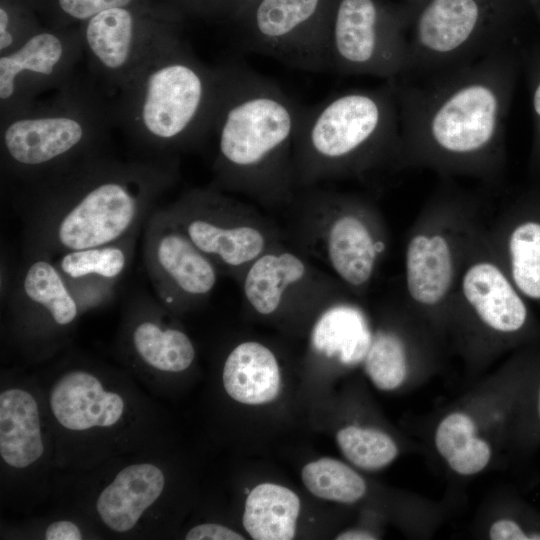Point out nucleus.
Masks as SVG:
<instances>
[{
  "instance_id": "nucleus-29",
  "label": "nucleus",
  "mask_w": 540,
  "mask_h": 540,
  "mask_svg": "<svg viewBox=\"0 0 540 540\" xmlns=\"http://www.w3.org/2000/svg\"><path fill=\"white\" fill-rule=\"evenodd\" d=\"M301 477L313 495L338 503H356L367 492V484L357 471L329 457L307 463L302 469Z\"/></svg>"
},
{
  "instance_id": "nucleus-33",
  "label": "nucleus",
  "mask_w": 540,
  "mask_h": 540,
  "mask_svg": "<svg viewBox=\"0 0 540 540\" xmlns=\"http://www.w3.org/2000/svg\"><path fill=\"white\" fill-rule=\"evenodd\" d=\"M487 537L492 540H540V532L527 531L517 520L501 516L490 522Z\"/></svg>"
},
{
  "instance_id": "nucleus-25",
  "label": "nucleus",
  "mask_w": 540,
  "mask_h": 540,
  "mask_svg": "<svg viewBox=\"0 0 540 540\" xmlns=\"http://www.w3.org/2000/svg\"><path fill=\"white\" fill-rule=\"evenodd\" d=\"M305 262L289 251L264 252L247 269L244 295L255 311L262 315L275 312L287 291L307 274Z\"/></svg>"
},
{
  "instance_id": "nucleus-15",
  "label": "nucleus",
  "mask_w": 540,
  "mask_h": 540,
  "mask_svg": "<svg viewBox=\"0 0 540 540\" xmlns=\"http://www.w3.org/2000/svg\"><path fill=\"white\" fill-rule=\"evenodd\" d=\"M449 409L433 432L434 447L451 471L469 477L483 472L496 455L507 402L496 390V374Z\"/></svg>"
},
{
  "instance_id": "nucleus-12",
  "label": "nucleus",
  "mask_w": 540,
  "mask_h": 540,
  "mask_svg": "<svg viewBox=\"0 0 540 540\" xmlns=\"http://www.w3.org/2000/svg\"><path fill=\"white\" fill-rule=\"evenodd\" d=\"M144 265L160 302L175 308L209 296L217 266L178 226L167 207H157L144 224Z\"/></svg>"
},
{
  "instance_id": "nucleus-4",
  "label": "nucleus",
  "mask_w": 540,
  "mask_h": 540,
  "mask_svg": "<svg viewBox=\"0 0 540 540\" xmlns=\"http://www.w3.org/2000/svg\"><path fill=\"white\" fill-rule=\"evenodd\" d=\"M216 92V66L176 35L112 96L115 126L141 158H177L211 132Z\"/></svg>"
},
{
  "instance_id": "nucleus-9",
  "label": "nucleus",
  "mask_w": 540,
  "mask_h": 540,
  "mask_svg": "<svg viewBox=\"0 0 540 540\" xmlns=\"http://www.w3.org/2000/svg\"><path fill=\"white\" fill-rule=\"evenodd\" d=\"M525 6L524 0L414 2L407 33L409 70L405 77L465 65L515 42Z\"/></svg>"
},
{
  "instance_id": "nucleus-5",
  "label": "nucleus",
  "mask_w": 540,
  "mask_h": 540,
  "mask_svg": "<svg viewBox=\"0 0 540 540\" xmlns=\"http://www.w3.org/2000/svg\"><path fill=\"white\" fill-rule=\"evenodd\" d=\"M112 97L89 73L0 118L2 175L26 185L103 152Z\"/></svg>"
},
{
  "instance_id": "nucleus-35",
  "label": "nucleus",
  "mask_w": 540,
  "mask_h": 540,
  "mask_svg": "<svg viewBox=\"0 0 540 540\" xmlns=\"http://www.w3.org/2000/svg\"><path fill=\"white\" fill-rule=\"evenodd\" d=\"M44 536L46 540H80L83 538L79 527L68 520H58L51 523Z\"/></svg>"
},
{
  "instance_id": "nucleus-19",
  "label": "nucleus",
  "mask_w": 540,
  "mask_h": 540,
  "mask_svg": "<svg viewBox=\"0 0 540 540\" xmlns=\"http://www.w3.org/2000/svg\"><path fill=\"white\" fill-rule=\"evenodd\" d=\"M490 244L505 273L531 304L540 307V188H531L486 224Z\"/></svg>"
},
{
  "instance_id": "nucleus-24",
  "label": "nucleus",
  "mask_w": 540,
  "mask_h": 540,
  "mask_svg": "<svg viewBox=\"0 0 540 540\" xmlns=\"http://www.w3.org/2000/svg\"><path fill=\"white\" fill-rule=\"evenodd\" d=\"M38 406L33 396L18 388L0 394V455L11 467L25 468L43 454Z\"/></svg>"
},
{
  "instance_id": "nucleus-34",
  "label": "nucleus",
  "mask_w": 540,
  "mask_h": 540,
  "mask_svg": "<svg viewBox=\"0 0 540 540\" xmlns=\"http://www.w3.org/2000/svg\"><path fill=\"white\" fill-rule=\"evenodd\" d=\"M187 540H244V536L230 528L215 524L205 523L191 528L185 536Z\"/></svg>"
},
{
  "instance_id": "nucleus-39",
  "label": "nucleus",
  "mask_w": 540,
  "mask_h": 540,
  "mask_svg": "<svg viewBox=\"0 0 540 540\" xmlns=\"http://www.w3.org/2000/svg\"><path fill=\"white\" fill-rule=\"evenodd\" d=\"M414 2H420V1H423V0H413Z\"/></svg>"
},
{
  "instance_id": "nucleus-30",
  "label": "nucleus",
  "mask_w": 540,
  "mask_h": 540,
  "mask_svg": "<svg viewBox=\"0 0 540 540\" xmlns=\"http://www.w3.org/2000/svg\"><path fill=\"white\" fill-rule=\"evenodd\" d=\"M336 440L345 458L365 471L381 470L399 454L392 436L375 427L348 425L337 432Z\"/></svg>"
},
{
  "instance_id": "nucleus-37",
  "label": "nucleus",
  "mask_w": 540,
  "mask_h": 540,
  "mask_svg": "<svg viewBox=\"0 0 540 540\" xmlns=\"http://www.w3.org/2000/svg\"><path fill=\"white\" fill-rule=\"evenodd\" d=\"M527 7L530 8V10L535 15L536 19L540 23V0H524Z\"/></svg>"
},
{
  "instance_id": "nucleus-32",
  "label": "nucleus",
  "mask_w": 540,
  "mask_h": 540,
  "mask_svg": "<svg viewBox=\"0 0 540 540\" xmlns=\"http://www.w3.org/2000/svg\"><path fill=\"white\" fill-rule=\"evenodd\" d=\"M133 2L134 0H56L59 11L67 19L82 22L103 11L130 6Z\"/></svg>"
},
{
  "instance_id": "nucleus-38",
  "label": "nucleus",
  "mask_w": 540,
  "mask_h": 540,
  "mask_svg": "<svg viewBox=\"0 0 540 540\" xmlns=\"http://www.w3.org/2000/svg\"><path fill=\"white\" fill-rule=\"evenodd\" d=\"M537 414H538V418L540 420V387H539L538 397H537Z\"/></svg>"
},
{
  "instance_id": "nucleus-3",
  "label": "nucleus",
  "mask_w": 540,
  "mask_h": 540,
  "mask_svg": "<svg viewBox=\"0 0 540 540\" xmlns=\"http://www.w3.org/2000/svg\"><path fill=\"white\" fill-rule=\"evenodd\" d=\"M212 118L217 189L287 191L293 151L306 107L278 84L234 61L216 66Z\"/></svg>"
},
{
  "instance_id": "nucleus-22",
  "label": "nucleus",
  "mask_w": 540,
  "mask_h": 540,
  "mask_svg": "<svg viewBox=\"0 0 540 540\" xmlns=\"http://www.w3.org/2000/svg\"><path fill=\"white\" fill-rule=\"evenodd\" d=\"M164 484L163 472L151 463L125 467L98 496L96 508L102 522L118 533L131 530L159 498Z\"/></svg>"
},
{
  "instance_id": "nucleus-27",
  "label": "nucleus",
  "mask_w": 540,
  "mask_h": 540,
  "mask_svg": "<svg viewBox=\"0 0 540 540\" xmlns=\"http://www.w3.org/2000/svg\"><path fill=\"white\" fill-rule=\"evenodd\" d=\"M131 330L137 356L148 366L164 372H181L191 366L195 348L181 330L163 326L157 318H138Z\"/></svg>"
},
{
  "instance_id": "nucleus-18",
  "label": "nucleus",
  "mask_w": 540,
  "mask_h": 540,
  "mask_svg": "<svg viewBox=\"0 0 540 540\" xmlns=\"http://www.w3.org/2000/svg\"><path fill=\"white\" fill-rule=\"evenodd\" d=\"M440 344L405 305L393 323L373 332L364 371L379 390H397L435 366Z\"/></svg>"
},
{
  "instance_id": "nucleus-31",
  "label": "nucleus",
  "mask_w": 540,
  "mask_h": 540,
  "mask_svg": "<svg viewBox=\"0 0 540 540\" xmlns=\"http://www.w3.org/2000/svg\"><path fill=\"white\" fill-rule=\"evenodd\" d=\"M526 69L533 120L529 171L540 182V45L533 48L526 57Z\"/></svg>"
},
{
  "instance_id": "nucleus-26",
  "label": "nucleus",
  "mask_w": 540,
  "mask_h": 540,
  "mask_svg": "<svg viewBox=\"0 0 540 540\" xmlns=\"http://www.w3.org/2000/svg\"><path fill=\"white\" fill-rule=\"evenodd\" d=\"M299 497L289 488L262 483L249 493L243 526L255 540H290L295 536Z\"/></svg>"
},
{
  "instance_id": "nucleus-14",
  "label": "nucleus",
  "mask_w": 540,
  "mask_h": 540,
  "mask_svg": "<svg viewBox=\"0 0 540 540\" xmlns=\"http://www.w3.org/2000/svg\"><path fill=\"white\" fill-rule=\"evenodd\" d=\"M84 59L80 30H38L0 55V118L61 87Z\"/></svg>"
},
{
  "instance_id": "nucleus-16",
  "label": "nucleus",
  "mask_w": 540,
  "mask_h": 540,
  "mask_svg": "<svg viewBox=\"0 0 540 540\" xmlns=\"http://www.w3.org/2000/svg\"><path fill=\"white\" fill-rule=\"evenodd\" d=\"M321 4L322 0H260L245 47L293 68L327 70L330 23L319 20Z\"/></svg>"
},
{
  "instance_id": "nucleus-11",
  "label": "nucleus",
  "mask_w": 540,
  "mask_h": 540,
  "mask_svg": "<svg viewBox=\"0 0 540 540\" xmlns=\"http://www.w3.org/2000/svg\"><path fill=\"white\" fill-rule=\"evenodd\" d=\"M178 226L217 268L249 266L267 251V236L214 186L193 189L166 206Z\"/></svg>"
},
{
  "instance_id": "nucleus-17",
  "label": "nucleus",
  "mask_w": 540,
  "mask_h": 540,
  "mask_svg": "<svg viewBox=\"0 0 540 540\" xmlns=\"http://www.w3.org/2000/svg\"><path fill=\"white\" fill-rule=\"evenodd\" d=\"M325 235L328 262L341 282L362 295L373 281L387 247L383 220L368 202L337 196Z\"/></svg>"
},
{
  "instance_id": "nucleus-20",
  "label": "nucleus",
  "mask_w": 540,
  "mask_h": 540,
  "mask_svg": "<svg viewBox=\"0 0 540 540\" xmlns=\"http://www.w3.org/2000/svg\"><path fill=\"white\" fill-rule=\"evenodd\" d=\"M137 235L52 258L81 309L97 306L114 295L132 260Z\"/></svg>"
},
{
  "instance_id": "nucleus-7",
  "label": "nucleus",
  "mask_w": 540,
  "mask_h": 540,
  "mask_svg": "<svg viewBox=\"0 0 540 540\" xmlns=\"http://www.w3.org/2000/svg\"><path fill=\"white\" fill-rule=\"evenodd\" d=\"M483 222L476 199L442 188L423 205L404 247V296L408 309L442 344L466 251Z\"/></svg>"
},
{
  "instance_id": "nucleus-10",
  "label": "nucleus",
  "mask_w": 540,
  "mask_h": 540,
  "mask_svg": "<svg viewBox=\"0 0 540 540\" xmlns=\"http://www.w3.org/2000/svg\"><path fill=\"white\" fill-rule=\"evenodd\" d=\"M411 12L412 6L395 12L376 0H339L330 19L328 69L386 81L405 77Z\"/></svg>"
},
{
  "instance_id": "nucleus-6",
  "label": "nucleus",
  "mask_w": 540,
  "mask_h": 540,
  "mask_svg": "<svg viewBox=\"0 0 540 540\" xmlns=\"http://www.w3.org/2000/svg\"><path fill=\"white\" fill-rule=\"evenodd\" d=\"M399 109L394 80L350 89L306 107L293 151V177L363 176L390 165L398 169Z\"/></svg>"
},
{
  "instance_id": "nucleus-8",
  "label": "nucleus",
  "mask_w": 540,
  "mask_h": 540,
  "mask_svg": "<svg viewBox=\"0 0 540 540\" xmlns=\"http://www.w3.org/2000/svg\"><path fill=\"white\" fill-rule=\"evenodd\" d=\"M537 327L530 303L513 285L483 221L469 242L448 316V340L472 367L529 340Z\"/></svg>"
},
{
  "instance_id": "nucleus-21",
  "label": "nucleus",
  "mask_w": 540,
  "mask_h": 540,
  "mask_svg": "<svg viewBox=\"0 0 540 540\" xmlns=\"http://www.w3.org/2000/svg\"><path fill=\"white\" fill-rule=\"evenodd\" d=\"M49 402L58 423L72 431L114 426L125 408L119 394L104 390L99 379L84 370L62 375L50 392Z\"/></svg>"
},
{
  "instance_id": "nucleus-36",
  "label": "nucleus",
  "mask_w": 540,
  "mask_h": 540,
  "mask_svg": "<svg viewBox=\"0 0 540 540\" xmlns=\"http://www.w3.org/2000/svg\"><path fill=\"white\" fill-rule=\"evenodd\" d=\"M337 540H374L377 539L376 535L368 530L364 529H350L346 530L335 538Z\"/></svg>"
},
{
  "instance_id": "nucleus-23",
  "label": "nucleus",
  "mask_w": 540,
  "mask_h": 540,
  "mask_svg": "<svg viewBox=\"0 0 540 540\" xmlns=\"http://www.w3.org/2000/svg\"><path fill=\"white\" fill-rule=\"evenodd\" d=\"M222 381L227 394L237 402L248 405L271 402L280 388L276 357L261 343L243 342L227 356Z\"/></svg>"
},
{
  "instance_id": "nucleus-1",
  "label": "nucleus",
  "mask_w": 540,
  "mask_h": 540,
  "mask_svg": "<svg viewBox=\"0 0 540 540\" xmlns=\"http://www.w3.org/2000/svg\"><path fill=\"white\" fill-rule=\"evenodd\" d=\"M522 62L517 41L474 62L394 80L399 109L398 169L501 182L506 126Z\"/></svg>"
},
{
  "instance_id": "nucleus-13",
  "label": "nucleus",
  "mask_w": 540,
  "mask_h": 540,
  "mask_svg": "<svg viewBox=\"0 0 540 540\" xmlns=\"http://www.w3.org/2000/svg\"><path fill=\"white\" fill-rule=\"evenodd\" d=\"M80 29L89 73L112 97L163 44L177 34L138 18L127 7L90 18Z\"/></svg>"
},
{
  "instance_id": "nucleus-2",
  "label": "nucleus",
  "mask_w": 540,
  "mask_h": 540,
  "mask_svg": "<svg viewBox=\"0 0 540 540\" xmlns=\"http://www.w3.org/2000/svg\"><path fill=\"white\" fill-rule=\"evenodd\" d=\"M177 175V158L121 161L101 152L18 186L24 254L54 258L138 234Z\"/></svg>"
},
{
  "instance_id": "nucleus-28",
  "label": "nucleus",
  "mask_w": 540,
  "mask_h": 540,
  "mask_svg": "<svg viewBox=\"0 0 540 540\" xmlns=\"http://www.w3.org/2000/svg\"><path fill=\"white\" fill-rule=\"evenodd\" d=\"M373 332L363 313L345 305L327 314L315 330V345L328 355H337L344 364L363 362Z\"/></svg>"
}]
</instances>
